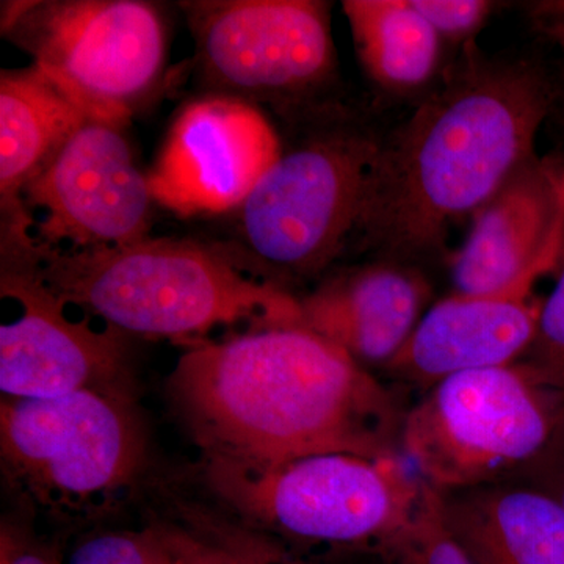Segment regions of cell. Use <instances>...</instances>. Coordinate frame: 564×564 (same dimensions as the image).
<instances>
[{"mask_svg":"<svg viewBox=\"0 0 564 564\" xmlns=\"http://www.w3.org/2000/svg\"><path fill=\"white\" fill-rule=\"evenodd\" d=\"M551 39L554 40L556 44H558L564 57V32L555 33V35H552Z\"/></svg>","mask_w":564,"mask_h":564,"instance_id":"obj_28","label":"cell"},{"mask_svg":"<svg viewBox=\"0 0 564 564\" xmlns=\"http://www.w3.org/2000/svg\"><path fill=\"white\" fill-rule=\"evenodd\" d=\"M187 524H155L176 564H274L282 549L258 532L212 524L204 516H187Z\"/></svg>","mask_w":564,"mask_h":564,"instance_id":"obj_19","label":"cell"},{"mask_svg":"<svg viewBox=\"0 0 564 564\" xmlns=\"http://www.w3.org/2000/svg\"><path fill=\"white\" fill-rule=\"evenodd\" d=\"M3 258L29 270L66 306L121 333L204 343L237 322L296 325L299 300L252 280L215 245L147 239L101 250L41 247L31 236L2 237Z\"/></svg>","mask_w":564,"mask_h":564,"instance_id":"obj_3","label":"cell"},{"mask_svg":"<svg viewBox=\"0 0 564 564\" xmlns=\"http://www.w3.org/2000/svg\"><path fill=\"white\" fill-rule=\"evenodd\" d=\"M378 555L388 564H475L445 525L441 494L429 484L413 521Z\"/></svg>","mask_w":564,"mask_h":564,"instance_id":"obj_20","label":"cell"},{"mask_svg":"<svg viewBox=\"0 0 564 564\" xmlns=\"http://www.w3.org/2000/svg\"><path fill=\"white\" fill-rule=\"evenodd\" d=\"M2 299L20 315L0 326V391L9 399H58L90 389H128L124 333L73 321L21 262L3 258Z\"/></svg>","mask_w":564,"mask_h":564,"instance_id":"obj_11","label":"cell"},{"mask_svg":"<svg viewBox=\"0 0 564 564\" xmlns=\"http://www.w3.org/2000/svg\"><path fill=\"white\" fill-rule=\"evenodd\" d=\"M210 95L282 113L317 102L336 69L332 6L321 0L184 2Z\"/></svg>","mask_w":564,"mask_h":564,"instance_id":"obj_9","label":"cell"},{"mask_svg":"<svg viewBox=\"0 0 564 564\" xmlns=\"http://www.w3.org/2000/svg\"><path fill=\"white\" fill-rule=\"evenodd\" d=\"M0 564H63L57 545L36 536L28 527L3 521L0 527Z\"/></svg>","mask_w":564,"mask_h":564,"instance_id":"obj_24","label":"cell"},{"mask_svg":"<svg viewBox=\"0 0 564 564\" xmlns=\"http://www.w3.org/2000/svg\"><path fill=\"white\" fill-rule=\"evenodd\" d=\"M445 525L475 564H564V507L540 486L440 492Z\"/></svg>","mask_w":564,"mask_h":564,"instance_id":"obj_16","label":"cell"},{"mask_svg":"<svg viewBox=\"0 0 564 564\" xmlns=\"http://www.w3.org/2000/svg\"><path fill=\"white\" fill-rule=\"evenodd\" d=\"M525 362L543 388H564V267L541 306L538 333Z\"/></svg>","mask_w":564,"mask_h":564,"instance_id":"obj_22","label":"cell"},{"mask_svg":"<svg viewBox=\"0 0 564 564\" xmlns=\"http://www.w3.org/2000/svg\"><path fill=\"white\" fill-rule=\"evenodd\" d=\"M278 564H317L313 562H306V560L295 558V556L285 554L282 552L280 560H278Z\"/></svg>","mask_w":564,"mask_h":564,"instance_id":"obj_27","label":"cell"},{"mask_svg":"<svg viewBox=\"0 0 564 564\" xmlns=\"http://www.w3.org/2000/svg\"><path fill=\"white\" fill-rule=\"evenodd\" d=\"M122 128L88 118L25 188L22 207L33 242L101 250L150 237V176L137 165Z\"/></svg>","mask_w":564,"mask_h":564,"instance_id":"obj_10","label":"cell"},{"mask_svg":"<svg viewBox=\"0 0 564 564\" xmlns=\"http://www.w3.org/2000/svg\"><path fill=\"white\" fill-rule=\"evenodd\" d=\"M285 117L291 131L280 135V154L234 210L232 239L215 247L252 280L289 293L356 247L381 139L328 102Z\"/></svg>","mask_w":564,"mask_h":564,"instance_id":"obj_4","label":"cell"},{"mask_svg":"<svg viewBox=\"0 0 564 564\" xmlns=\"http://www.w3.org/2000/svg\"><path fill=\"white\" fill-rule=\"evenodd\" d=\"M541 388L525 364L445 378L404 417V454L440 492L507 480L554 434Z\"/></svg>","mask_w":564,"mask_h":564,"instance_id":"obj_8","label":"cell"},{"mask_svg":"<svg viewBox=\"0 0 564 564\" xmlns=\"http://www.w3.org/2000/svg\"><path fill=\"white\" fill-rule=\"evenodd\" d=\"M68 564H176L158 525L139 530H107L82 540Z\"/></svg>","mask_w":564,"mask_h":564,"instance_id":"obj_21","label":"cell"},{"mask_svg":"<svg viewBox=\"0 0 564 564\" xmlns=\"http://www.w3.org/2000/svg\"><path fill=\"white\" fill-rule=\"evenodd\" d=\"M2 35L93 120L126 124L165 68V18L143 0L9 2Z\"/></svg>","mask_w":564,"mask_h":564,"instance_id":"obj_7","label":"cell"},{"mask_svg":"<svg viewBox=\"0 0 564 564\" xmlns=\"http://www.w3.org/2000/svg\"><path fill=\"white\" fill-rule=\"evenodd\" d=\"M259 107L207 95L181 111L150 176L155 203L180 215L239 209L280 154Z\"/></svg>","mask_w":564,"mask_h":564,"instance_id":"obj_12","label":"cell"},{"mask_svg":"<svg viewBox=\"0 0 564 564\" xmlns=\"http://www.w3.org/2000/svg\"><path fill=\"white\" fill-rule=\"evenodd\" d=\"M441 40L464 41L484 28L496 3L486 0H411Z\"/></svg>","mask_w":564,"mask_h":564,"instance_id":"obj_23","label":"cell"},{"mask_svg":"<svg viewBox=\"0 0 564 564\" xmlns=\"http://www.w3.org/2000/svg\"><path fill=\"white\" fill-rule=\"evenodd\" d=\"M564 248V166L533 158L474 214L455 256V293L532 296Z\"/></svg>","mask_w":564,"mask_h":564,"instance_id":"obj_13","label":"cell"},{"mask_svg":"<svg viewBox=\"0 0 564 564\" xmlns=\"http://www.w3.org/2000/svg\"><path fill=\"white\" fill-rule=\"evenodd\" d=\"M429 296L422 274L397 262L356 267L329 274L299 300V325L361 366H386L421 322Z\"/></svg>","mask_w":564,"mask_h":564,"instance_id":"obj_15","label":"cell"},{"mask_svg":"<svg viewBox=\"0 0 564 564\" xmlns=\"http://www.w3.org/2000/svg\"><path fill=\"white\" fill-rule=\"evenodd\" d=\"M540 486L541 489L552 494L556 500L564 507V463L556 464L554 474L551 475V478L547 480H543V485Z\"/></svg>","mask_w":564,"mask_h":564,"instance_id":"obj_26","label":"cell"},{"mask_svg":"<svg viewBox=\"0 0 564 564\" xmlns=\"http://www.w3.org/2000/svg\"><path fill=\"white\" fill-rule=\"evenodd\" d=\"M541 306L530 296L455 293L422 315L386 370L432 389L454 375L511 366L532 347Z\"/></svg>","mask_w":564,"mask_h":564,"instance_id":"obj_14","label":"cell"},{"mask_svg":"<svg viewBox=\"0 0 564 564\" xmlns=\"http://www.w3.org/2000/svg\"><path fill=\"white\" fill-rule=\"evenodd\" d=\"M170 392L209 462L265 469L325 454L399 456L404 417L383 383L302 325L193 345Z\"/></svg>","mask_w":564,"mask_h":564,"instance_id":"obj_1","label":"cell"},{"mask_svg":"<svg viewBox=\"0 0 564 564\" xmlns=\"http://www.w3.org/2000/svg\"><path fill=\"white\" fill-rule=\"evenodd\" d=\"M345 17L362 68L391 91L421 88L441 58L443 40L410 0H345Z\"/></svg>","mask_w":564,"mask_h":564,"instance_id":"obj_18","label":"cell"},{"mask_svg":"<svg viewBox=\"0 0 564 564\" xmlns=\"http://www.w3.org/2000/svg\"><path fill=\"white\" fill-rule=\"evenodd\" d=\"M87 113L35 65L0 74L2 231L29 229L22 195L44 172Z\"/></svg>","mask_w":564,"mask_h":564,"instance_id":"obj_17","label":"cell"},{"mask_svg":"<svg viewBox=\"0 0 564 564\" xmlns=\"http://www.w3.org/2000/svg\"><path fill=\"white\" fill-rule=\"evenodd\" d=\"M207 480L254 530L284 540L380 552L413 521L426 481L400 456H306L251 469L209 462Z\"/></svg>","mask_w":564,"mask_h":564,"instance_id":"obj_6","label":"cell"},{"mask_svg":"<svg viewBox=\"0 0 564 564\" xmlns=\"http://www.w3.org/2000/svg\"><path fill=\"white\" fill-rule=\"evenodd\" d=\"M530 17L540 24L545 35L564 32V0H544L530 7Z\"/></svg>","mask_w":564,"mask_h":564,"instance_id":"obj_25","label":"cell"},{"mask_svg":"<svg viewBox=\"0 0 564 564\" xmlns=\"http://www.w3.org/2000/svg\"><path fill=\"white\" fill-rule=\"evenodd\" d=\"M143 423L128 389L0 402V466L14 496L65 524L120 507L144 466Z\"/></svg>","mask_w":564,"mask_h":564,"instance_id":"obj_5","label":"cell"},{"mask_svg":"<svg viewBox=\"0 0 564 564\" xmlns=\"http://www.w3.org/2000/svg\"><path fill=\"white\" fill-rule=\"evenodd\" d=\"M551 109L540 69L467 52L447 84L381 139L356 250L391 262L437 250L452 220L475 214L536 158Z\"/></svg>","mask_w":564,"mask_h":564,"instance_id":"obj_2","label":"cell"}]
</instances>
